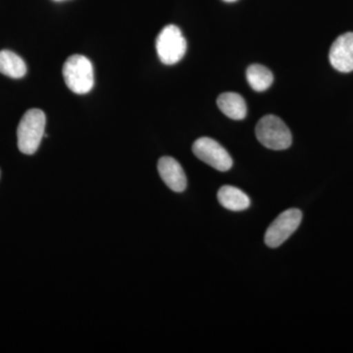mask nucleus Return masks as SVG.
Wrapping results in <instances>:
<instances>
[{
	"label": "nucleus",
	"instance_id": "5",
	"mask_svg": "<svg viewBox=\"0 0 353 353\" xmlns=\"http://www.w3.org/2000/svg\"><path fill=\"white\" fill-rule=\"evenodd\" d=\"M303 220V213L296 208L288 209L278 216L265 234V243L271 248H279L296 231Z\"/></svg>",
	"mask_w": 353,
	"mask_h": 353
},
{
	"label": "nucleus",
	"instance_id": "14",
	"mask_svg": "<svg viewBox=\"0 0 353 353\" xmlns=\"http://www.w3.org/2000/svg\"><path fill=\"white\" fill-rule=\"evenodd\" d=\"M55 1H62V0H55Z\"/></svg>",
	"mask_w": 353,
	"mask_h": 353
},
{
	"label": "nucleus",
	"instance_id": "10",
	"mask_svg": "<svg viewBox=\"0 0 353 353\" xmlns=\"http://www.w3.org/2000/svg\"><path fill=\"white\" fill-rule=\"evenodd\" d=\"M218 201L223 208L232 211L245 210L250 206V199L248 194L232 185L221 188L218 192Z\"/></svg>",
	"mask_w": 353,
	"mask_h": 353
},
{
	"label": "nucleus",
	"instance_id": "8",
	"mask_svg": "<svg viewBox=\"0 0 353 353\" xmlns=\"http://www.w3.org/2000/svg\"><path fill=\"white\" fill-rule=\"evenodd\" d=\"M158 172L169 189L182 192L187 188V176L181 164L174 158L161 157L158 161Z\"/></svg>",
	"mask_w": 353,
	"mask_h": 353
},
{
	"label": "nucleus",
	"instance_id": "6",
	"mask_svg": "<svg viewBox=\"0 0 353 353\" xmlns=\"http://www.w3.org/2000/svg\"><path fill=\"white\" fill-rule=\"evenodd\" d=\"M192 152L199 159L216 170L226 172L233 166L231 155L213 139L204 137L196 139L192 145Z\"/></svg>",
	"mask_w": 353,
	"mask_h": 353
},
{
	"label": "nucleus",
	"instance_id": "12",
	"mask_svg": "<svg viewBox=\"0 0 353 353\" xmlns=\"http://www.w3.org/2000/svg\"><path fill=\"white\" fill-rule=\"evenodd\" d=\"M246 79L255 92L268 90L274 82V76L270 70L260 64H253L248 67L246 70Z\"/></svg>",
	"mask_w": 353,
	"mask_h": 353
},
{
	"label": "nucleus",
	"instance_id": "2",
	"mask_svg": "<svg viewBox=\"0 0 353 353\" xmlns=\"http://www.w3.org/2000/svg\"><path fill=\"white\" fill-rule=\"evenodd\" d=\"M62 72L67 87L75 94H85L94 88V67L87 57L72 55L65 62Z\"/></svg>",
	"mask_w": 353,
	"mask_h": 353
},
{
	"label": "nucleus",
	"instance_id": "1",
	"mask_svg": "<svg viewBox=\"0 0 353 353\" xmlns=\"http://www.w3.org/2000/svg\"><path fill=\"white\" fill-rule=\"evenodd\" d=\"M46 124V115L39 109H30L24 114L17 129L18 148L21 152L32 155L38 150Z\"/></svg>",
	"mask_w": 353,
	"mask_h": 353
},
{
	"label": "nucleus",
	"instance_id": "11",
	"mask_svg": "<svg viewBox=\"0 0 353 353\" xmlns=\"http://www.w3.org/2000/svg\"><path fill=\"white\" fill-rule=\"evenodd\" d=\"M0 73L9 78L21 79L27 73L24 60L10 50L0 51Z\"/></svg>",
	"mask_w": 353,
	"mask_h": 353
},
{
	"label": "nucleus",
	"instance_id": "9",
	"mask_svg": "<svg viewBox=\"0 0 353 353\" xmlns=\"http://www.w3.org/2000/svg\"><path fill=\"white\" fill-rule=\"evenodd\" d=\"M217 105L227 117L233 120H243L246 116V104L241 94L236 92H225L219 95Z\"/></svg>",
	"mask_w": 353,
	"mask_h": 353
},
{
	"label": "nucleus",
	"instance_id": "7",
	"mask_svg": "<svg viewBox=\"0 0 353 353\" xmlns=\"http://www.w3.org/2000/svg\"><path fill=\"white\" fill-rule=\"evenodd\" d=\"M330 62L336 71H353V32H345L334 41L329 54Z\"/></svg>",
	"mask_w": 353,
	"mask_h": 353
},
{
	"label": "nucleus",
	"instance_id": "13",
	"mask_svg": "<svg viewBox=\"0 0 353 353\" xmlns=\"http://www.w3.org/2000/svg\"><path fill=\"white\" fill-rule=\"evenodd\" d=\"M224 1H226V2H234V1H236V0H224Z\"/></svg>",
	"mask_w": 353,
	"mask_h": 353
},
{
	"label": "nucleus",
	"instance_id": "4",
	"mask_svg": "<svg viewBox=\"0 0 353 353\" xmlns=\"http://www.w3.org/2000/svg\"><path fill=\"white\" fill-rule=\"evenodd\" d=\"M187 41L175 25L162 29L157 39V51L160 61L165 65H174L183 59L187 52Z\"/></svg>",
	"mask_w": 353,
	"mask_h": 353
},
{
	"label": "nucleus",
	"instance_id": "3",
	"mask_svg": "<svg viewBox=\"0 0 353 353\" xmlns=\"http://www.w3.org/2000/svg\"><path fill=\"white\" fill-rule=\"evenodd\" d=\"M255 134L260 143L273 150H284L292 145V132L284 121L275 115H266L259 120Z\"/></svg>",
	"mask_w": 353,
	"mask_h": 353
}]
</instances>
